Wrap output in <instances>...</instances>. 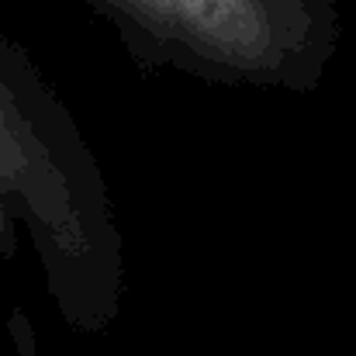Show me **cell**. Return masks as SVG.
I'll return each instance as SVG.
<instances>
[{
	"label": "cell",
	"instance_id": "obj_1",
	"mask_svg": "<svg viewBox=\"0 0 356 356\" xmlns=\"http://www.w3.org/2000/svg\"><path fill=\"white\" fill-rule=\"evenodd\" d=\"M31 249L66 329L108 332L121 315L124 242L108 180L66 101L24 45L0 31V256Z\"/></svg>",
	"mask_w": 356,
	"mask_h": 356
},
{
	"label": "cell",
	"instance_id": "obj_2",
	"mask_svg": "<svg viewBox=\"0 0 356 356\" xmlns=\"http://www.w3.org/2000/svg\"><path fill=\"white\" fill-rule=\"evenodd\" d=\"M142 70L308 94L336 49V0H90Z\"/></svg>",
	"mask_w": 356,
	"mask_h": 356
}]
</instances>
